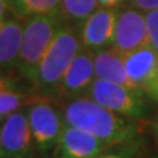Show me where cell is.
<instances>
[{
	"label": "cell",
	"instance_id": "obj_17",
	"mask_svg": "<svg viewBox=\"0 0 158 158\" xmlns=\"http://www.w3.org/2000/svg\"><path fill=\"white\" fill-rule=\"evenodd\" d=\"M145 21L149 37V46L158 53V9L145 12Z\"/></svg>",
	"mask_w": 158,
	"mask_h": 158
},
{
	"label": "cell",
	"instance_id": "obj_7",
	"mask_svg": "<svg viewBox=\"0 0 158 158\" xmlns=\"http://www.w3.org/2000/svg\"><path fill=\"white\" fill-rule=\"evenodd\" d=\"M125 57L132 83L153 103H158V53L149 45Z\"/></svg>",
	"mask_w": 158,
	"mask_h": 158
},
{
	"label": "cell",
	"instance_id": "obj_23",
	"mask_svg": "<svg viewBox=\"0 0 158 158\" xmlns=\"http://www.w3.org/2000/svg\"><path fill=\"white\" fill-rule=\"evenodd\" d=\"M153 133H154V137H156V141L158 144V115L154 120V124H153Z\"/></svg>",
	"mask_w": 158,
	"mask_h": 158
},
{
	"label": "cell",
	"instance_id": "obj_1",
	"mask_svg": "<svg viewBox=\"0 0 158 158\" xmlns=\"http://www.w3.org/2000/svg\"><path fill=\"white\" fill-rule=\"evenodd\" d=\"M62 115L65 124L85 129L110 146L127 142L140 133L138 120L118 115L87 95L69 100Z\"/></svg>",
	"mask_w": 158,
	"mask_h": 158
},
{
	"label": "cell",
	"instance_id": "obj_14",
	"mask_svg": "<svg viewBox=\"0 0 158 158\" xmlns=\"http://www.w3.org/2000/svg\"><path fill=\"white\" fill-rule=\"evenodd\" d=\"M13 15L27 20L40 15H62L61 0H9Z\"/></svg>",
	"mask_w": 158,
	"mask_h": 158
},
{
	"label": "cell",
	"instance_id": "obj_13",
	"mask_svg": "<svg viewBox=\"0 0 158 158\" xmlns=\"http://www.w3.org/2000/svg\"><path fill=\"white\" fill-rule=\"evenodd\" d=\"M25 20L12 15L0 24V69L16 67Z\"/></svg>",
	"mask_w": 158,
	"mask_h": 158
},
{
	"label": "cell",
	"instance_id": "obj_10",
	"mask_svg": "<svg viewBox=\"0 0 158 158\" xmlns=\"http://www.w3.org/2000/svg\"><path fill=\"white\" fill-rule=\"evenodd\" d=\"M108 148L110 145L85 129L65 124L53 150V158H95Z\"/></svg>",
	"mask_w": 158,
	"mask_h": 158
},
{
	"label": "cell",
	"instance_id": "obj_16",
	"mask_svg": "<svg viewBox=\"0 0 158 158\" xmlns=\"http://www.w3.org/2000/svg\"><path fill=\"white\" fill-rule=\"evenodd\" d=\"M98 8V0H61V13L65 21L81 25Z\"/></svg>",
	"mask_w": 158,
	"mask_h": 158
},
{
	"label": "cell",
	"instance_id": "obj_11",
	"mask_svg": "<svg viewBox=\"0 0 158 158\" xmlns=\"http://www.w3.org/2000/svg\"><path fill=\"white\" fill-rule=\"evenodd\" d=\"M95 81L94 53L82 48L70 63L62 78L57 95L67 100L87 95L88 88Z\"/></svg>",
	"mask_w": 158,
	"mask_h": 158
},
{
	"label": "cell",
	"instance_id": "obj_15",
	"mask_svg": "<svg viewBox=\"0 0 158 158\" xmlns=\"http://www.w3.org/2000/svg\"><path fill=\"white\" fill-rule=\"evenodd\" d=\"M45 96L41 95H31L16 88H6L0 90V120L11 115L13 112L25 110L31 104L41 100Z\"/></svg>",
	"mask_w": 158,
	"mask_h": 158
},
{
	"label": "cell",
	"instance_id": "obj_18",
	"mask_svg": "<svg viewBox=\"0 0 158 158\" xmlns=\"http://www.w3.org/2000/svg\"><path fill=\"white\" fill-rule=\"evenodd\" d=\"M129 6L142 12L158 9V0H129Z\"/></svg>",
	"mask_w": 158,
	"mask_h": 158
},
{
	"label": "cell",
	"instance_id": "obj_5",
	"mask_svg": "<svg viewBox=\"0 0 158 158\" xmlns=\"http://www.w3.org/2000/svg\"><path fill=\"white\" fill-rule=\"evenodd\" d=\"M27 115L36 150L42 156L49 154L54 150L65 127L62 112L44 98L27 108Z\"/></svg>",
	"mask_w": 158,
	"mask_h": 158
},
{
	"label": "cell",
	"instance_id": "obj_6",
	"mask_svg": "<svg viewBox=\"0 0 158 158\" xmlns=\"http://www.w3.org/2000/svg\"><path fill=\"white\" fill-rule=\"evenodd\" d=\"M34 149L27 108L4 117L0 124L2 158H32Z\"/></svg>",
	"mask_w": 158,
	"mask_h": 158
},
{
	"label": "cell",
	"instance_id": "obj_24",
	"mask_svg": "<svg viewBox=\"0 0 158 158\" xmlns=\"http://www.w3.org/2000/svg\"><path fill=\"white\" fill-rule=\"evenodd\" d=\"M0 158H2V150H0Z\"/></svg>",
	"mask_w": 158,
	"mask_h": 158
},
{
	"label": "cell",
	"instance_id": "obj_20",
	"mask_svg": "<svg viewBox=\"0 0 158 158\" xmlns=\"http://www.w3.org/2000/svg\"><path fill=\"white\" fill-rule=\"evenodd\" d=\"M6 88H16V81L4 73V69H0V90Z\"/></svg>",
	"mask_w": 158,
	"mask_h": 158
},
{
	"label": "cell",
	"instance_id": "obj_21",
	"mask_svg": "<svg viewBox=\"0 0 158 158\" xmlns=\"http://www.w3.org/2000/svg\"><path fill=\"white\" fill-rule=\"evenodd\" d=\"M8 11H11L9 0H0V24L8 17Z\"/></svg>",
	"mask_w": 158,
	"mask_h": 158
},
{
	"label": "cell",
	"instance_id": "obj_8",
	"mask_svg": "<svg viewBox=\"0 0 158 158\" xmlns=\"http://www.w3.org/2000/svg\"><path fill=\"white\" fill-rule=\"evenodd\" d=\"M149 45L145 12L136 8H121L115 25L112 48L128 56L138 49Z\"/></svg>",
	"mask_w": 158,
	"mask_h": 158
},
{
	"label": "cell",
	"instance_id": "obj_12",
	"mask_svg": "<svg viewBox=\"0 0 158 158\" xmlns=\"http://www.w3.org/2000/svg\"><path fill=\"white\" fill-rule=\"evenodd\" d=\"M94 69H95V78L98 79H106L127 87L136 88L128 75L125 57L115 48L110 46L94 53Z\"/></svg>",
	"mask_w": 158,
	"mask_h": 158
},
{
	"label": "cell",
	"instance_id": "obj_9",
	"mask_svg": "<svg viewBox=\"0 0 158 158\" xmlns=\"http://www.w3.org/2000/svg\"><path fill=\"white\" fill-rule=\"evenodd\" d=\"M120 9L96 8L79 28L82 46L91 53L110 48L113 41L115 25Z\"/></svg>",
	"mask_w": 158,
	"mask_h": 158
},
{
	"label": "cell",
	"instance_id": "obj_3",
	"mask_svg": "<svg viewBox=\"0 0 158 158\" xmlns=\"http://www.w3.org/2000/svg\"><path fill=\"white\" fill-rule=\"evenodd\" d=\"M63 21L62 15H40L25 20L16 69L29 82Z\"/></svg>",
	"mask_w": 158,
	"mask_h": 158
},
{
	"label": "cell",
	"instance_id": "obj_2",
	"mask_svg": "<svg viewBox=\"0 0 158 158\" xmlns=\"http://www.w3.org/2000/svg\"><path fill=\"white\" fill-rule=\"evenodd\" d=\"M79 31L73 25H63L54 36L32 78V86L38 95H57L62 78L70 63L82 49Z\"/></svg>",
	"mask_w": 158,
	"mask_h": 158
},
{
	"label": "cell",
	"instance_id": "obj_22",
	"mask_svg": "<svg viewBox=\"0 0 158 158\" xmlns=\"http://www.w3.org/2000/svg\"><path fill=\"white\" fill-rule=\"evenodd\" d=\"M95 158H131L127 154H120V153H102Z\"/></svg>",
	"mask_w": 158,
	"mask_h": 158
},
{
	"label": "cell",
	"instance_id": "obj_4",
	"mask_svg": "<svg viewBox=\"0 0 158 158\" xmlns=\"http://www.w3.org/2000/svg\"><path fill=\"white\" fill-rule=\"evenodd\" d=\"M87 96L107 107L108 110L133 120H145L150 113L148 103L149 99L140 90L106 79L95 78L91 87L88 88Z\"/></svg>",
	"mask_w": 158,
	"mask_h": 158
},
{
	"label": "cell",
	"instance_id": "obj_19",
	"mask_svg": "<svg viewBox=\"0 0 158 158\" xmlns=\"http://www.w3.org/2000/svg\"><path fill=\"white\" fill-rule=\"evenodd\" d=\"M127 4H129V0H98L99 8H115L121 9Z\"/></svg>",
	"mask_w": 158,
	"mask_h": 158
}]
</instances>
